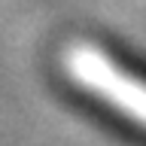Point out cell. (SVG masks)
I'll use <instances>...</instances> for the list:
<instances>
[{"mask_svg":"<svg viewBox=\"0 0 146 146\" xmlns=\"http://www.w3.org/2000/svg\"><path fill=\"white\" fill-rule=\"evenodd\" d=\"M70 76L100 100V107L122 119L131 131L146 140V67L125 55H110L104 49L79 46L67 55Z\"/></svg>","mask_w":146,"mask_h":146,"instance_id":"cell-1","label":"cell"}]
</instances>
